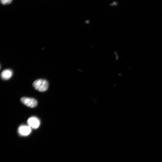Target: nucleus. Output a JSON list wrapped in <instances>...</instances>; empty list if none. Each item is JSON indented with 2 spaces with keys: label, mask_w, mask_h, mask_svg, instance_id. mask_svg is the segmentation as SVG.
<instances>
[{
  "label": "nucleus",
  "mask_w": 162,
  "mask_h": 162,
  "mask_svg": "<svg viewBox=\"0 0 162 162\" xmlns=\"http://www.w3.org/2000/svg\"><path fill=\"white\" fill-rule=\"evenodd\" d=\"M21 101L26 106L31 108H35L38 104L37 101L36 100L29 97H22Z\"/></svg>",
  "instance_id": "f03ea898"
},
{
  "label": "nucleus",
  "mask_w": 162,
  "mask_h": 162,
  "mask_svg": "<svg viewBox=\"0 0 162 162\" xmlns=\"http://www.w3.org/2000/svg\"><path fill=\"white\" fill-rule=\"evenodd\" d=\"M1 3L4 4H9L12 2V0H1Z\"/></svg>",
  "instance_id": "423d86ee"
},
{
  "label": "nucleus",
  "mask_w": 162,
  "mask_h": 162,
  "mask_svg": "<svg viewBox=\"0 0 162 162\" xmlns=\"http://www.w3.org/2000/svg\"><path fill=\"white\" fill-rule=\"evenodd\" d=\"M19 131L21 135H27L31 132V127L26 125L21 126L19 128Z\"/></svg>",
  "instance_id": "20e7f679"
},
{
  "label": "nucleus",
  "mask_w": 162,
  "mask_h": 162,
  "mask_svg": "<svg viewBox=\"0 0 162 162\" xmlns=\"http://www.w3.org/2000/svg\"><path fill=\"white\" fill-rule=\"evenodd\" d=\"M27 123L29 127L34 128H37L39 126L40 122L39 119L35 117H32L29 119Z\"/></svg>",
  "instance_id": "7ed1b4c3"
},
{
  "label": "nucleus",
  "mask_w": 162,
  "mask_h": 162,
  "mask_svg": "<svg viewBox=\"0 0 162 162\" xmlns=\"http://www.w3.org/2000/svg\"><path fill=\"white\" fill-rule=\"evenodd\" d=\"M13 75L12 71L10 69L4 70L1 73V77L2 79L4 80H8L10 79Z\"/></svg>",
  "instance_id": "39448f33"
},
{
  "label": "nucleus",
  "mask_w": 162,
  "mask_h": 162,
  "mask_svg": "<svg viewBox=\"0 0 162 162\" xmlns=\"http://www.w3.org/2000/svg\"><path fill=\"white\" fill-rule=\"evenodd\" d=\"M33 86L38 91L41 92H44L47 90L49 84L46 80L39 79L34 81L33 83Z\"/></svg>",
  "instance_id": "f257e3e1"
}]
</instances>
